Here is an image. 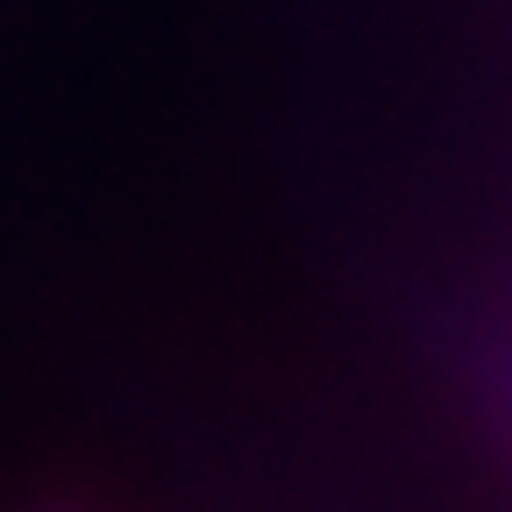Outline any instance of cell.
Wrapping results in <instances>:
<instances>
[{
	"mask_svg": "<svg viewBox=\"0 0 512 512\" xmlns=\"http://www.w3.org/2000/svg\"><path fill=\"white\" fill-rule=\"evenodd\" d=\"M43 512H72V505H43Z\"/></svg>",
	"mask_w": 512,
	"mask_h": 512,
	"instance_id": "6da1fadb",
	"label": "cell"
}]
</instances>
